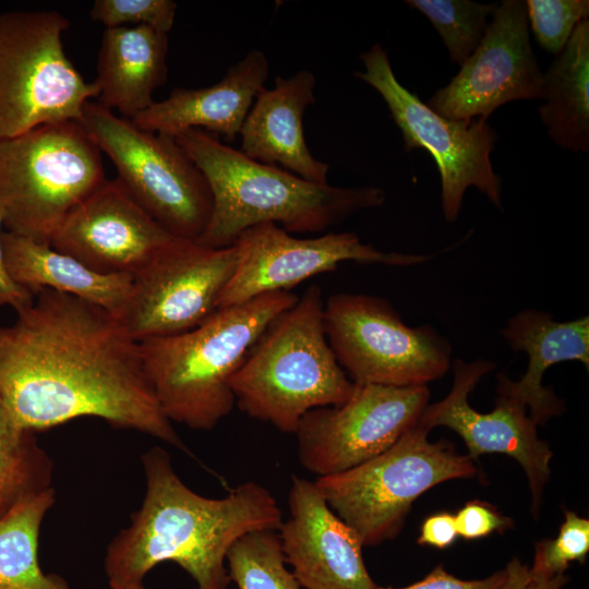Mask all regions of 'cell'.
Masks as SVG:
<instances>
[{
    "label": "cell",
    "mask_w": 589,
    "mask_h": 589,
    "mask_svg": "<svg viewBox=\"0 0 589 589\" xmlns=\"http://www.w3.org/2000/svg\"><path fill=\"white\" fill-rule=\"evenodd\" d=\"M226 562L238 589H302L287 567L278 530L242 536L228 550Z\"/></svg>",
    "instance_id": "27"
},
{
    "label": "cell",
    "mask_w": 589,
    "mask_h": 589,
    "mask_svg": "<svg viewBox=\"0 0 589 589\" xmlns=\"http://www.w3.org/2000/svg\"><path fill=\"white\" fill-rule=\"evenodd\" d=\"M139 205L176 238L196 241L213 211L209 184L176 137L142 130L97 101L81 121Z\"/></svg>",
    "instance_id": "9"
},
{
    "label": "cell",
    "mask_w": 589,
    "mask_h": 589,
    "mask_svg": "<svg viewBox=\"0 0 589 589\" xmlns=\"http://www.w3.org/2000/svg\"><path fill=\"white\" fill-rule=\"evenodd\" d=\"M4 262L10 276L34 294L50 289L70 294L118 314L129 296L133 276L103 274L77 259L3 230Z\"/></svg>",
    "instance_id": "23"
},
{
    "label": "cell",
    "mask_w": 589,
    "mask_h": 589,
    "mask_svg": "<svg viewBox=\"0 0 589 589\" xmlns=\"http://www.w3.org/2000/svg\"><path fill=\"white\" fill-rule=\"evenodd\" d=\"M458 536L466 540L486 537L495 531H505L513 520L498 513L490 504L469 502L455 516Z\"/></svg>",
    "instance_id": "32"
},
{
    "label": "cell",
    "mask_w": 589,
    "mask_h": 589,
    "mask_svg": "<svg viewBox=\"0 0 589 589\" xmlns=\"http://www.w3.org/2000/svg\"><path fill=\"white\" fill-rule=\"evenodd\" d=\"M141 462L145 494L130 525L107 546L108 585L143 582L159 563L173 562L199 589H227L230 546L249 532L281 526L276 498L257 482H243L224 497L211 498L184 484L163 447L143 453Z\"/></svg>",
    "instance_id": "2"
},
{
    "label": "cell",
    "mask_w": 589,
    "mask_h": 589,
    "mask_svg": "<svg viewBox=\"0 0 589 589\" xmlns=\"http://www.w3.org/2000/svg\"><path fill=\"white\" fill-rule=\"evenodd\" d=\"M106 180L101 152L80 121L0 139V216L5 231L38 242Z\"/></svg>",
    "instance_id": "6"
},
{
    "label": "cell",
    "mask_w": 589,
    "mask_h": 589,
    "mask_svg": "<svg viewBox=\"0 0 589 589\" xmlns=\"http://www.w3.org/2000/svg\"><path fill=\"white\" fill-rule=\"evenodd\" d=\"M236 263L233 244L214 249L177 238L133 275L117 317L139 342L195 328L219 309Z\"/></svg>",
    "instance_id": "12"
},
{
    "label": "cell",
    "mask_w": 589,
    "mask_h": 589,
    "mask_svg": "<svg viewBox=\"0 0 589 589\" xmlns=\"http://www.w3.org/2000/svg\"><path fill=\"white\" fill-rule=\"evenodd\" d=\"M3 230L2 218L0 216V306L9 305L17 312L32 304L35 294L27 288L19 285L8 272L1 242Z\"/></svg>",
    "instance_id": "36"
},
{
    "label": "cell",
    "mask_w": 589,
    "mask_h": 589,
    "mask_svg": "<svg viewBox=\"0 0 589 589\" xmlns=\"http://www.w3.org/2000/svg\"><path fill=\"white\" fill-rule=\"evenodd\" d=\"M168 34L146 25L106 28L97 59V103L132 120L167 79Z\"/></svg>",
    "instance_id": "22"
},
{
    "label": "cell",
    "mask_w": 589,
    "mask_h": 589,
    "mask_svg": "<svg viewBox=\"0 0 589 589\" xmlns=\"http://www.w3.org/2000/svg\"><path fill=\"white\" fill-rule=\"evenodd\" d=\"M419 422L380 455L344 472L315 480L333 512L363 545L394 539L412 503L434 485L476 474L469 456L446 442L432 443Z\"/></svg>",
    "instance_id": "7"
},
{
    "label": "cell",
    "mask_w": 589,
    "mask_h": 589,
    "mask_svg": "<svg viewBox=\"0 0 589 589\" xmlns=\"http://www.w3.org/2000/svg\"><path fill=\"white\" fill-rule=\"evenodd\" d=\"M328 344L354 384L418 386L441 378L452 346L434 327L406 325L385 299L335 293L324 304Z\"/></svg>",
    "instance_id": "10"
},
{
    "label": "cell",
    "mask_w": 589,
    "mask_h": 589,
    "mask_svg": "<svg viewBox=\"0 0 589 589\" xmlns=\"http://www.w3.org/2000/svg\"><path fill=\"white\" fill-rule=\"evenodd\" d=\"M315 76L300 70L263 87L241 127V152L266 165L278 164L308 181L328 183L329 165L313 157L304 136L303 115L315 101Z\"/></svg>",
    "instance_id": "20"
},
{
    "label": "cell",
    "mask_w": 589,
    "mask_h": 589,
    "mask_svg": "<svg viewBox=\"0 0 589 589\" xmlns=\"http://www.w3.org/2000/svg\"><path fill=\"white\" fill-rule=\"evenodd\" d=\"M429 398L426 385L354 384L345 402L301 418L294 432L300 464L318 478L380 455L418 423Z\"/></svg>",
    "instance_id": "13"
},
{
    "label": "cell",
    "mask_w": 589,
    "mask_h": 589,
    "mask_svg": "<svg viewBox=\"0 0 589 589\" xmlns=\"http://www.w3.org/2000/svg\"><path fill=\"white\" fill-rule=\"evenodd\" d=\"M360 60L364 71L354 72V76L382 96L401 131L405 149L424 148L433 156L441 176L445 219L457 220L470 187L502 208V179L490 158L497 140L491 124L482 118L449 120L435 112L399 83L380 44L362 53Z\"/></svg>",
    "instance_id": "11"
},
{
    "label": "cell",
    "mask_w": 589,
    "mask_h": 589,
    "mask_svg": "<svg viewBox=\"0 0 589 589\" xmlns=\"http://www.w3.org/2000/svg\"><path fill=\"white\" fill-rule=\"evenodd\" d=\"M504 570L505 579L500 589H563L568 581L565 574L549 579L538 577L517 557L512 558Z\"/></svg>",
    "instance_id": "34"
},
{
    "label": "cell",
    "mask_w": 589,
    "mask_h": 589,
    "mask_svg": "<svg viewBox=\"0 0 589 589\" xmlns=\"http://www.w3.org/2000/svg\"><path fill=\"white\" fill-rule=\"evenodd\" d=\"M505 579V570L476 580H462L449 574L442 565L436 566L423 579L402 588L380 587L378 589H500Z\"/></svg>",
    "instance_id": "33"
},
{
    "label": "cell",
    "mask_w": 589,
    "mask_h": 589,
    "mask_svg": "<svg viewBox=\"0 0 589 589\" xmlns=\"http://www.w3.org/2000/svg\"><path fill=\"white\" fill-rule=\"evenodd\" d=\"M322 289L312 285L267 327L231 378L236 405L249 417L294 434L315 408L345 402L354 384L326 337Z\"/></svg>",
    "instance_id": "5"
},
{
    "label": "cell",
    "mask_w": 589,
    "mask_h": 589,
    "mask_svg": "<svg viewBox=\"0 0 589 589\" xmlns=\"http://www.w3.org/2000/svg\"><path fill=\"white\" fill-rule=\"evenodd\" d=\"M589 552V520L566 510L565 519L555 539L536 543L530 570L541 578L565 574L573 562L584 563Z\"/></svg>",
    "instance_id": "30"
},
{
    "label": "cell",
    "mask_w": 589,
    "mask_h": 589,
    "mask_svg": "<svg viewBox=\"0 0 589 589\" xmlns=\"http://www.w3.org/2000/svg\"><path fill=\"white\" fill-rule=\"evenodd\" d=\"M527 19L537 43L545 51L558 55L573 32L588 20V0H528Z\"/></svg>",
    "instance_id": "29"
},
{
    "label": "cell",
    "mask_w": 589,
    "mask_h": 589,
    "mask_svg": "<svg viewBox=\"0 0 589 589\" xmlns=\"http://www.w3.org/2000/svg\"><path fill=\"white\" fill-rule=\"evenodd\" d=\"M0 399L24 430L98 418L193 457L155 397L140 342L116 314L70 294L41 289L0 325Z\"/></svg>",
    "instance_id": "1"
},
{
    "label": "cell",
    "mask_w": 589,
    "mask_h": 589,
    "mask_svg": "<svg viewBox=\"0 0 589 589\" xmlns=\"http://www.w3.org/2000/svg\"><path fill=\"white\" fill-rule=\"evenodd\" d=\"M538 111L550 139L573 153L589 152V21L578 24L542 76Z\"/></svg>",
    "instance_id": "24"
},
{
    "label": "cell",
    "mask_w": 589,
    "mask_h": 589,
    "mask_svg": "<svg viewBox=\"0 0 589 589\" xmlns=\"http://www.w3.org/2000/svg\"><path fill=\"white\" fill-rule=\"evenodd\" d=\"M55 501V489H47L0 519V589H71L60 575L43 572L38 562L40 527Z\"/></svg>",
    "instance_id": "25"
},
{
    "label": "cell",
    "mask_w": 589,
    "mask_h": 589,
    "mask_svg": "<svg viewBox=\"0 0 589 589\" xmlns=\"http://www.w3.org/2000/svg\"><path fill=\"white\" fill-rule=\"evenodd\" d=\"M175 239L116 178L71 211L50 244L96 272L133 276Z\"/></svg>",
    "instance_id": "17"
},
{
    "label": "cell",
    "mask_w": 589,
    "mask_h": 589,
    "mask_svg": "<svg viewBox=\"0 0 589 589\" xmlns=\"http://www.w3.org/2000/svg\"><path fill=\"white\" fill-rule=\"evenodd\" d=\"M53 461L34 432L20 428L0 399V519L51 486Z\"/></svg>",
    "instance_id": "26"
},
{
    "label": "cell",
    "mask_w": 589,
    "mask_h": 589,
    "mask_svg": "<svg viewBox=\"0 0 589 589\" xmlns=\"http://www.w3.org/2000/svg\"><path fill=\"white\" fill-rule=\"evenodd\" d=\"M175 137L211 188L212 215L195 241L207 248L230 247L244 230L264 223L280 224L289 233L323 231L386 200L381 188L316 183L253 160L201 129Z\"/></svg>",
    "instance_id": "3"
},
{
    "label": "cell",
    "mask_w": 589,
    "mask_h": 589,
    "mask_svg": "<svg viewBox=\"0 0 589 589\" xmlns=\"http://www.w3.org/2000/svg\"><path fill=\"white\" fill-rule=\"evenodd\" d=\"M110 589H146L143 582H133V584H109ZM199 589V588H196Z\"/></svg>",
    "instance_id": "37"
},
{
    "label": "cell",
    "mask_w": 589,
    "mask_h": 589,
    "mask_svg": "<svg viewBox=\"0 0 589 589\" xmlns=\"http://www.w3.org/2000/svg\"><path fill=\"white\" fill-rule=\"evenodd\" d=\"M69 26L57 11L0 12V139L81 121L85 104L98 97L64 51Z\"/></svg>",
    "instance_id": "8"
},
{
    "label": "cell",
    "mask_w": 589,
    "mask_h": 589,
    "mask_svg": "<svg viewBox=\"0 0 589 589\" xmlns=\"http://www.w3.org/2000/svg\"><path fill=\"white\" fill-rule=\"evenodd\" d=\"M237 263L225 288L219 309L238 305L259 296L289 291L300 283L332 272L346 261L387 266H411L430 256L383 252L363 243L353 232L326 233L299 239L273 223L244 230L233 243Z\"/></svg>",
    "instance_id": "14"
},
{
    "label": "cell",
    "mask_w": 589,
    "mask_h": 589,
    "mask_svg": "<svg viewBox=\"0 0 589 589\" xmlns=\"http://www.w3.org/2000/svg\"><path fill=\"white\" fill-rule=\"evenodd\" d=\"M297 300L290 291L265 293L218 309L188 332L141 341L145 374L169 421L201 431L216 428L236 405L231 378Z\"/></svg>",
    "instance_id": "4"
},
{
    "label": "cell",
    "mask_w": 589,
    "mask_h": 589,
    "mask_svg": "<svg viewBox=\"0 0 589 589\" xmlns=\"http://www.w3.org/2000/svg\"><path fill=\"white\" fill-rule=\"evenodd\" d=\"M288 505L278 533L302 589H378L365 567L361 539L328 506L315 481L292 476Z\"/></svg>",
    "instance_id": "18"
},
{
    "label": "cell",
    "mask_w": 589,
    "mask_h": 589,
    "mask_svg": "<svg viewBox=\"0 0 589 589\" xmlns=\"http://www.w3.org/2000/svg\"><path fill=\"white\" fill-rule=\"evenodd\" d=\"M269 73L268 59L253 49L224 77L203 88H175L169 97L154 101L131 121L142 130L176 136L188 129L221 134L231 143L264 87Z\"/></svg>",
    "instance_id": "19"
},
{
    "label": "cell",
    "mask_w": 589,
    "mask_h": 589,
    "mask_svg": "<svg viewBox=\"0 0 589 589\" xmlns=\"http://www.w3.org/2000/svg\"><path fill=\"white\" fill-rule=\"evenodd\" d=\"M494 368L493 362L482 359L455 360L450 392L442 400L428 405L418 422L429 430L446 426L456 432L471 459L497 453L518 461L527 474L537 515L552 458L548 443L538 437V424L529 417L525 405L504 394H498L495 407L488 413L477 411L468 401L479 381Z\"/></svg>",
    "instance_id": "16"
},
{
    "label": "cell",
    "mask_w": 589,
    "mask_h": 589,
    "mask_svg": "<svg viewBox=\"0 0 589 589\" xmlns=\"http://www.w3.org/2000/svg\"><path fill=\"white\" fill-rule=\"evenodd\" d=\"M176 10L172 0H96L89 16L106 28L146 25L168 34Z\"/></svg>",
    "instance_id": "31"
},
{
    "label": "cell",
    "mask_w": 589,
    "mask_h": 589,
    "mask_svg": "<svg viewBox=\"0 0 589 589\" xmlns=\"http://www.w3.org/2000/svg\"><path fill=\"white\" fill-rule=\"evenodd\" d=\"M510 348L528 356V368L518 381L497 374V393L515 398L527 408L537 423L561 414L563 402L542 385L543 375L553 364L579 361L589 369V317L558 322L545 311L522 310L510 317L501 330Z\"/></svg>",
    "instance_id": "21"
},
{
    "label": "cell",
    "mask_w": 589,
    "mask_h": 589,
    "mask_svg": "<svg viewBox=\"0 0 589 589\" xmlns=\"http://www.w3.org/2000/svg\"><path fill=\"white\" fill-rule=\"evenodd\" d=\"M542 76L530 44L526 3L504 0L479 46L426 105L449 120H486L506 103L541 99Z\"/></svg>",
    "instance_id": "15"
},
{
    "label": "cell",
    "mask_w": 589,
    "mask_h": 589,
    "mask_svg": "<svg viewBox=\"0 0 589 589\" xmlns=\"http://www.w3.org/2000/svg\"><path fill=\"white\" fill-rule=\"evenodd\" d=\"M431 22L450 61L461 65L481 43L498 3L469 0H407Z\"/></svg>",
    "instance_id": "28"
},
{
    "label": "cell",
    "mask_w": 589,
    "mask_h": 589,
    "mask_svg": "<svg viewBox=\"0 0 589 589\" xmlns=\"http://www.w3.org/2000/svg\"><path fill=\"white\" fill-rule=\"evenodd\" d=\"M458 537L455 516L450 513H437L429 516L422 524L418 543L445 549Z\"/></svg>",
    "instance_id": "35"
}]
</instances>
